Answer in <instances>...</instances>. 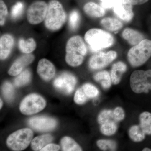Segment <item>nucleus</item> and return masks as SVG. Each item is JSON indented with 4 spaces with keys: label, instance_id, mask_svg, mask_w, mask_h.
<instances>
[{
    "label": "nucleus",
    "instance_id": "nucleus-1",
    "mask_svg": "<svg viewBox=\"0 0 151 151\" xmlns=\"http://www.w3.org/2000/svg\"><path fill=\"white\" fill-rule=\"evenodd\" d=\"M65 49L67 64L72 67L81 65L87 53V48L82 38L79 36L72 37L68 41Z\"/></svg>",
    "mask_w": 151,
    "mask_h": 151
},
{
    "label": "nucleus",
    "instance_id": "nucleus-2",
    "mask_svg": "<svg viewBox=\"0 0 151 151\" xmlns=\"http://www.w3.org/2000/svg\"><path fill=\"white\" fill-rule=\"evenodd\" d=\"M66 14L62 4L58 0H51L48 4L45 19L47 28L52 31L60 29L65 23Z\"/></svg>",
    "mask_w": 151,
    "mask_h": 151
},
{
    "label": "nucleus",
    "instance_id": "nucleus-3",
    "mask_svg": "<svg viewBox=\"0 0 151 151\" xmlns=\"http://www.w3.org/2000/svg\"><path fill=\"white\" fill-rule=\"evenodd\" d=\"M84 39L93 52L109 47L114 42V38L111 34L98 29L88 30L85 34Z\"/></svg>",
    "mask_w": 151,
    "mask_h": 151
},
{
    "label": "nucleus",
    "instance_id": "nucleus-4",
    "mask_svg": "<svg viewBox=\"0 0 151 151\" xmlns=\"http://www.w3.org/2000/svg\"><path fill=\"white\" fill-rule=\"evenodd\" d=\"M151 57V40L144 39L131 48L128 58L133 67H139L147 61Z\"/></svg>",
    "mask_w": 151,
    "mask_h": 151
},
{
    "label": "nucleus",
    "instance_id": "nucleus-5",
    "mask_svg": "<svg viewBox=\"0 0 151 151\" xmlns=\"http://www.w3.org/2000/svg\"><path fill=\"white\" fill-rule=\"evenodd\" d=\"M33 133L28 128L21 129L14 132L8 138L6 144L14 151H22L26 149L32 141Z\"/></svg>",
    "mask_w": 151,
    "mask_h": 151
},
{
    "label": "nucleus",
    "instance_id": "nucleus-6",
    "mask_svg": "<svg viewBox=\"0 0 151 151\" xmlns=\"http://www.w3.org/2000/svg\"><path fill=\"white\" fill-rule=\"evenodd\" d=\"M130 83L135 93H148L149 90H151V70L134 71L130 77Z\"/></svg>",
    "mask_w": 151,
    "mask_h": 151
},
{
    "label": "nucleus",
    "instance_id": "nucleus-7",
    "mask_svg": "<svg viewBox=\"0 0 151 151\" xmlns=\"http://www.w3.org/2000/svg\"><path fill=\"white\" fill-rule=\"evenodd\" d=\"M46 103L43 97L36 94L27 95L20 105V111L24 115H32L44 109Z\"/></svg>",
    "mask_w": 151,
    "mask_h": 151
},
{
    "label": "nucleus",
    "instance_id": "nucleus-8",
    "mask_svg": "<svg viewBox=\"0 0 151 151\" xmlns=\"http://www.w3.org/2000/svg\"><path fill=\"white\" fill-rule=\"evenodd\" d=\"M47 8L48 4L44 1H38L33 3L28 9V21L33 25L40 24L45 20Z\"/></svg>",
    "mask_w": 151,
    "mask_h": 151
},
{
    "label": "nucleus",
    "instance_id": "nucleus-9",
    "mask_svg": "<svg viewBox=\"0 0 151 151\" xmlns=\"http://www.w3.org/2000/svg\"><path fill=\"white\" fill-rule=\"evenodd\" d=\"M77 79L69 72H63L55 79L53 84L57 89L66 94H71L74 90Z\"/></svg>",
    "mask_w": 151,
    "mask_h": 151
},
{
    "label": "nucleus",
    "instance_id": "nucleus-10",
    "mask_svg": "<svg viewBox=\"0 0 151 151\" xmlns=\"http://www.w3.org/2000/svg\"><path fill=\"white\" fill-rule=\"evenodd\" d=\"M116 52L110 51L108 52H100L91 57L89 61V66L93 70H98L107 66L117 57Z\"/></svg>",
    "mask_w": 151,
    "mask_h": 151
},
{
    "label": "nucleus",
    "instance_id": "nucleus-11",
    "mask_svg": "<svg viewBox=\"0 0 151 151\" xmlns=\"http://www.w3.org/2000/svg\"><path fill=\"white\" fill-rule=\"evenodd\" d=\"M29 125L35 131L46 132L54 129L56 127L55 119L46 116L32 117L29 120Z\"/></svg>",
    "mask_w": 151,
    "mask_h": 151
},
{
    "label": "nucleus",
    "instance_id": "nucleus-12",
    "mask_svg": "<svg viewBox=\"0 0 151 151\" xmlns=\"http://www.w3.org/2000/svg\"><path fill=\"white\" fill-rule=\"evenodd\" d=\"M132 6L129 0H116L113 6V10L119 18L129 22L134 16Z\"/></svg>",
    "mask_w": 151,
    "mask_h": 151
},
{
    "label": "nucleus",
    "instance_id": "nucleus-13",
    "mask_svg": "<svg viewBox=\"0 0 151 151\" xmlns=\"http://www.w3.org/2000/svg\"><path fill=\"white\" fill-rule=\"evenodd\" d=\"M37 72L40 76L45 81H49L54 77L55 68L54 65L48 60L43 58L39 61Z\"/></svg>",
    "mask_w": 151,
    "mask_h": 151
},
{
    "label": "nucleus",
    "instance_id": "nucleus-14",
    "mask_svg": "<svg viewBox=\"0 0 151 151\" xmlns=\"http://www.w3.org/2000/svg\"><path fill=\"white\" fill-rule=\"evenodd\" d=\"M35 56L32 54H26L21 56L14 63L8 71L9 75L16 76L21 73L24 68L34 61Z\"/></svg>",
    "mask_w": 151,
    "mask_h": 151
},
{
    "label": "nucleus",
    "instance_id": "nucleus-15",
    "mask_svg": "<svg viewBox=\"0 0 151 151\" xmlns=\"http://www.w3.org/2000/svg\"><path fill=\"white\" fill-rule=\"evenodd\" d=\"M14 43V38L9 34H5L0 38V58L4 60L10 54Z\"/></svg>",
    "mask_w": 151,
    "mask_h": 151
},
{
    "label": "nucleus",
    "instance_id": "nucleus-16",
    "mask_svg": "<svg viewBox=\"0 0 151 151\" xmlns=\"http://www.w3.org/2000/svg\"><path fill=\"white\" fill-rule=\"evenodd\" d=\"M127 66L124 63L119 61L113 64L111 71V77L112 83L116 85L119 83L122 74L126 72Z\"/></svg>",
    "mask_w": 151,
    "mask_h": 151
},
{
    "label": "nucleus",
    "instance_id": "nucleus-17",
    "mask_svg": "<svg viewBox=\"0 0 151 151\" xmlns=\"http://www.w3.org/2000/svg\"><path fill=\"white\" fill-rule=\"evenodd\" d=\"M122 35L124 39L134 46L144 40V36L140 32L131 29H126L124 30Z\"/></svg>",
    "mask_w": 151,
    "mask_h": 151
},
{
    "label": "nucleus",
    "instance_id": "nucleus-18",
    "mask_svg": "<svg viewBox=\"0 0 151 151\" xmlns=\"http://www.w3.org/2000/svg\"><path fill=\"white\" fill-rule=\"evenodd\" d=\"M51 135L44 134L36 137L31 142V147L34 151H41L47 145L53 140Z\"/></svg>",
    "mask_w": 151,
    "mask_h": 151
},
{
    "label": "nucleus",
    "instance_id": "nucleus-19",
    "mask_svg": "<svg viewBox=\"0 0 151 151\" xmlns=\"http://www.w3.org/2000/svg\"><path fill=\"white\" fill-rule=\"evenodd\" d=\"M84 9L86 14L94 17H100L104 16L105 14V10L103 7L92 2L86 4L84 6Z\"/></svg>",
    "mask_w": 151,
    "mask_h": 151
},
{
    "label": "nucleus",
    "instance_id": "nucleus-20",
    "mask_svg": "<svg viewBox=\"0 0 151 151\" xmlns=\"http://www.w3.org/2000/svg\"><path fill=\"white\" fill-rule=\"evenodd\" d=\"M94 78L95 81L99 82L104 89L110 88L112 84L111 75L106 70L100 71L95 74Z\"/></svg>",
    "mask_w": 151,
    "mask_h": 151
},
{
    "label": "nucleus",
    "instance_id": "nucleus-21",
    "mask_svg": "<svg viewBox=\"0 0 151 151\" xmlns=\"http://www.w3.org/2000/svg\"><path fill=\"white\" fill-rule=\"evenodd\" d=\"M139 126L147 135H151V113L148 112L142 113L139 116Z\"/></svg>",
    "mask_w": 151,
    "mask_h": 151
},
{
    "label": "nucleus",
    "instance_id": "nucleus-22",
    "mask_svg": "<svg viewBox=\"0 0 151 151\" xmlns=\"http://www.w3.org/2000/svg\"><path fill=\"white\" fill-rule=\"evenodd\" d=\"M18 46L20 50L23 53L30 54L35 49L36 43L32 38H30L27 40L20 39L19 41Z\"/></svg>",
    "mask_w": 151,
    "mask_h": 151
},
{
    "label": "nucleus",
    "instance_id": "nucleus-23",
    "mask_svg": "<svg viewBox=\"0 0 151 151\" xmlns=\"http://www.w3.org/2000/svg\"><path fill=\"white\" fill-rule=\"evenodd\" d=\"M101 23L103 27L108 30L116 31L121 29L123 24L118 19L113 18H105L101 20Z\"/></svg>",
    "mask_w": 151,
    "mask_h": 151
},
{
    "label": "nucleus",
    "instance_id": "nucleus-24",
    "mask_svg": "<svg viewBox=\"0 0 151 151\" xmlns=\"http://www.w3.org/2000/svg\"><path fill=\"white\" fill-rule=\"evenodd\" d=\"M129 135L130 139L135 142H139L145 139V134L139 125H134L130 128Z\"/></svg>",
    "mask_w": 151,
    "mask_h": 151
},
{
    "label": "nucleus",
    "instance_id": "nucleus-25",
    "mask_svg": "<svg viewBox=\"0 0 151 151\" xmlns=\"http://www.w3.org/2000/svg\"><path fill=\"white\" fill-rule=\"evenodd\" d=\"M62 150L64 151H82L80 146L72 138L65 137L63 138L61 141Z\"/></svg>",
    "mask_w": 151,
    "mask_h": 151
},
{
    "label": "nucleus",
    "instance_id": "nucleus-26",
    "mask_svg": "<svg viewBox=\"0 0 151 151\" xmlns=\"http://www.w3.org/2000/svg\"><path fill=\"white\" fill-rule=\"evenodd\" d=\"M31 78V73L28 69H26L17 75L14 80V84L17 87L24 86L29 83Z\"/></svg>",
    "mask_w": 151,
    "mask_h": 151
},
{
    "label": "nucleus",
    "instance_id": "nucleus-27",
    "mask_svg": "<svg viewBox=\"0 0 151 151\" xmlns=\"http://www.w3.org/2000/svg\"><path fill=\"white\" fill-rule=\"evenodd\" d=\"M116 121L111 120L101 124L100 131L105 136H112L116 133L117 130V125Z\"/></svg>",
    "mask_w": 151,
    "mask_h": 151
},
{
    "label": "nucleus",
    "instance_id": "nucleus-28",
    "mask_svg": "<svg viewBox=\"0 0 151 151\" xmlns=\"http://www.w3.org/2000/svg\"><path fill=\"white\" fill-rule=\"evenodd\" d=\"M81 87L89 100L95 98L99 95V91L98 89L92 84L87 83L84 84Z\"/></svg>",
    "mask_w": 151,
    "mask_h": 151
},
{
    "label": "nucleus",
    "instance_id": "nucleus-29",
    "mask_svg": "<svg viewBox=\"0 0 151 151\" xmlns=\"http://www.w3.org/2000/svg\"><path fill=\"white\" fill-rule=\"evenodd\" d=\"M97 145L99 148L104 151H115L117 148L116 142L112 140H99Z\"/></svg>",
    "mask_w": 151,
    "mask_h": 151
},
{
    "label": "nucleus",
    "instance_id": "nucleus-30",
    "mask_svg": "<svg viewBox=\"0 0 151 151\" xmlns=\"http://www.w3.org/2000/svg\"><path fill=\"white\" fill-rule=\"evenodd\" d=\"M3 94L4 97L8 102H12L14 97V90L13 86L9 82H6L2 87Z\"/></svg>",
    "mask_w": 151,
    "mask_h": 151
},
{
    "label": "nucleus",
    "instance_id": "nucleus-31",
    "mask_svg": "<svg viewBox=\"0 0 151 151\" xmlns=\"http://www.w3.org/2000/svg\"><path fill=\"white\" fill-rule=\"evenodd\" d=\"M111 120L115 121L113 117V111L112 110H103L98 116V122L100 125Z\"/></svg>",
    "mask_w": 151,
    "mask_h": 151
},
{
    "label": "nucleus",
    "instance_id": "nucleus-32",
    "mask_svg": "<svg viewBox=\"0 0 151 151\" xmlns=\"http://www.w3.org/2000/svg\"><path fill=\"white\" fill-rule=\"evenodd\" d=\"M24 9V4L21 2H18L12 8L11 16L12 19H17L21 15Z\"/></svg>",
    "mask_w": 151,
    "mask_h": 151
},
{
    "label": "nucleus",
    "instance_id": "nucleus-33",
    "mask_svg": "<svg viewBox=\"0 0 151 151\" xmlns=\"http://www.w3.org/2000/svg\"><path fill=\"white\" fill-rule=\"evenodd\" d=\"M80 20V16L77 11H73L69 16V24L71 29L75 30L77 28Z\"/></svg>",
    "mask_w": 151,
    "mask_h": 151
},
{
    "label": "nucleus",
    "instance_id": "nucleus-34",
    "mask_svg": "<svg viewBox=\"0 0 151 151\" xmlns=\"http://www.w3.org/2000/svg\"><path fill=\"white\" fill-rule=\"evenodd\" d=\"M88 100L89 99L85 95L81 87L76 91L74 97V100L76 103L78 105H82Z\"/></svg>",
    "mask_w": 151,
    "mask_h": 151
},
{
    "label": "nucleus",
    "instance_id": "nucleus-35",
    "mask_svg": "<svg viewBox=\"0 0 151 151\" xmlns=\"http://www.w3.org/2000/svg\"><path fill=\"white\" fill-rule=\"evenodd\" d=\"M8 12L7 7L6 4L2 0L0 1V24L1 26L4 25L5 22Z\"/></svg>",
    "mask_w": 151,
    "mask_h": 151
},
{
    "label": "nucleus",
    "instance_id": "nucleus-36",
    "mask_svg": "<svg viewBox=\"0 0 151 151\" xmlns=\"http://www.w3.org/2000/svg\"><path fill=\"white\" fill-rule=\"evenodd\" d=\"M113 114L114 120L117 122L123 120L125 116L124 109L120 107L115 108L113 111Z\"/></svg>",
    "mask_w": 151,
    "mask_h": 151
},
{
    "label": "nucleus",
    "instance_id": "nucleus-37",
    "mask_svg": "<svg viewBox=\"0 0 151 151\" xmlns=\"http://www.w3.org/2000/svg\"><path fill=\"white\" fill-rule=\"evenodd\" d=\"M60 147L58 145L54 144H50L47 145L43 148L42 149L41 151H57L60 150Z\"/></svg>",
    "mask_w": 151,
    "mask_h": 151
},
{
    "label": "nucleus",
    "instance_id": "nucleus-38",
    "mask_svg": "<svg viewBox=\"0 0 151 151\" xmlns=\"http://www.w3.org/2000/svg\"><path fill=\"white\" fill-rule=\"evenodd\" d=\"M101 6L103 8L105 9H110L113 7L114 3L116 0H100Z\"/></svg>",
    "mask_w": 151,
    "mask_h": 151
},
{
    "label": "nucleus",
    "instance_id": "nucleus-39",
    "mask_svg": "<svg viewBox=\"0 0 151 151\" xmlns=\"http://www.w3.org/2000/svg\"><path fill=\"white\" fill-rule=\"evenodd\" d=\"M133 5H140L145 4L148 0H129Z\"/></svg>",
    "mask_w": 151,
    "mask_h": 151
},
{
    "label": "nucleus",
    "instance_id": "nucleus-40",
    "mask_svg": "<svg viewBox=\"0 0 151 151\" xmlns=\"http://www.w3.org/2000/svg\"><path fill=\"white\" fill-rule=\"evenodd\" d=\"M143 151H151V149L148 148H145L142 150Z\"/></svg>",
    "mask_w": 151,
    "mask_h": 151
},
{
    "label": "nucleus",
    "instance_id": "nucleus-41",
    "mask_svg": "<svg viewBox=\"0 0 151 151\" xmlns=\"http://www.w3.org/2000/svg\"><path fill=\"white\" fill-rule=\"evenodd\" d=\"M2 105H3V102L2 101L1 99V108L2 107Z\"/></svg>",
    "mask_w": 151,
    "mask_h": 151
}]
</instances>
